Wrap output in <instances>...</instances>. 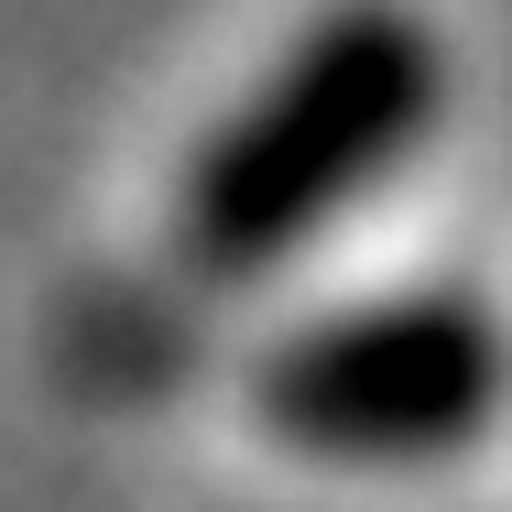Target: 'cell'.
<instances>
[{"mask_svg":"<svg viewBox=\"0 0 512 512\" xmlns=\"http://www.w3.org/2000/svg\"><path fill=\"white\" fill-rule=\"evenodd\" d=\"M447 109V44L414 0H327L229 99L175 175V262L197 284H262L306 262L360 197H382Z\"/></svg>","mask_w":512,"mask_h":512,"instance_id":"1","label":"cell"},{"mask_svg":"<svg viewBox=\"0 0 512 512\" xmlns=\"http://www.w3.org/2000/svg\"><path fill=\"white\" fill-rule=\"evenodd\" d=\"M512 404V316L458 284L327 306L251 360V414L316 469H425L480 447Z\"/></svg>","mask_w":512,"mask_h":512,"instance_id":"2","label":"cell"}]
</instances>
